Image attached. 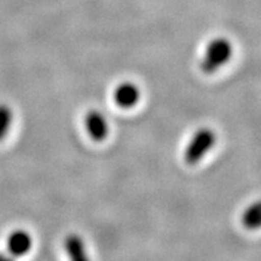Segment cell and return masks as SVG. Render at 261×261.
<instances>
[{"mask_svg":"<svg viewBox=\"0 0 261 261\" xmlns=\"http://www.w3.org/2000/svg\"><path fill=\"white\" fill-rule=\"evenodd\" d=\"M33 246V238L31 233L24 230H15L9 234L6 240V249L12 256H23L29 253Z\"/></svg>","mask_w":261,"mask_h":261,"instance_id":"5b68a950","label":"cell"},{"mask_svg":"<svg viewBox=\"0 0 261 261\" xmlns=\"http://www.w3.org/2000/svg\"><path fill=\"white\" fill-rule=\"evenodd\" d=\"M242 224L248 230H257L261 227V200L253 202L246 208L242 215Z\"/></svg>","mask_w":261,"mask_h":261,"instance_id":"52a82bcc","label":"cell"},{"mask_svg":"<svg viewBox=\"0 0 261 261\" xmlns=\"http://www.w3.org/2000/svg\"><path fill=\"white\" fill-rule=\"evenodd\" d=\"M217 142V135L212 128L202 127L191 137L190 142L185 149L184 160L188 165H196L204 158Z\"/></svg>","mask_w":261,"mask_h":261,"instance_id":"7a4b0ae2","label":"cell"},{"mask_svg":"<svg viewBox=\"0 0 261 261\" xmlns=\"http://www.w3.org/2000/svg\"><path fill=\"white\" fill-rule=\"evenodd\" d=\"M64 250L71 260H85L87 259L86 246L83 238L79 234H69L64 240Z\"/></svg>","mask_w":261,"mask_h":261,"instance_id":"8992f818","label":"cell"},{"mask_svg":"<svg viewBox=\"0 0 261 261\" xmlns=\"http://www.w3.org/2000/svg\"><path fill=\"white\" fill-rule=\"evenodd\" d=\"M114 102L122 109H130L137 106L140 99V90L136 84L130 81H123L119 84L113 93Z\"/></svg>","mask_w":261,"mask_h":261,"instance_id":"277c9868","label":"cell"},{"mask_svg":"<svg viewBox=\"0 0 261 261\" xmlns=\"http://www.w3.org/2000/svg\"><path fill=\"white\" fill-rule=\"evenodd\" d=\"M232 45L226 38H215L205 47L200 68L205 74H213L230 61L232 56Z\"/></svg>","mask_w":261,"mask_h":261,"instance_id":"6da1fadb","label":"cell"},{"mask_svg":"<svg viewBox=\"0 0 261 261\" xmlns=\"http://www.w3.org/2000/svg\"><path fill=\"white\" fill-rule=\"evenodd\" d=\"M14 121V112L6 104H0V142L8 136Z\"/></svg>","mask_w":261,"mask_h":261,"instance_id":"ba28073f","label":"cell"},{"mask_svg":"<svg viewBox=\"0 0 261 261\" xmlns=\"http://www.w3.org/2000/svg\"><path fill=\"white\" fill-rule=\"evenodd\" d=\"M84 125L90 138L96 142H102L109 135V123L103 114L98 110H90L86 114Z\"/></svg>","mask_w":261,"mask_h":261,"instance_id":"3957f363","label":"cell"}]
</instances>
